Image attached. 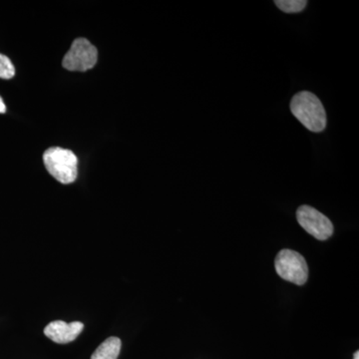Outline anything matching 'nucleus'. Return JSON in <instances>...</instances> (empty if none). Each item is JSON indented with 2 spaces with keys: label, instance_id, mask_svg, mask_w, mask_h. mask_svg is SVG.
I'll list each match as a JSON object with an SVG mask.
<instances>
[{
  "label": "nucleus",
  "instance_id": "obj_1",
  "mask_svg": "<svg viewBox=\"0 0 359 359\" xmlns=\"http://www.w3.org/2000/svg\"><path fill=\"white\" fill-rule=\"evenodd\" d=\"M290 111L309 131L320 133L327 127V112L318 96L309 91L295 94L290 101Z\"/></svg>",
  "mask_w": 359,
  "mask_h": 359
},
{
  "label": "nucleus",
  "instance_id": "obj_2",
  "mask_svg": "<svg viewBox=\"0 0 359 359\" xmlns=\"http://www.w3.org/2000/svg\"><path fill=\"white\" fill-rule=\"evenodd\" d=\"M45 167L48 173L60 183H73L77 178L78 159L72 151L54 147L45 151Z\"/></svg>",
  "mask_w": 359,
  "mask_h": 359
},
{
  "label": "nucleus",
  "instance_id": "obj_3",
  "mask_svg": "<svg viewBox=\"0 0 359 359\" xmlns=\"http://www.w3.org/2000/svg\"><path fill=\"white\" fill-rule=\"evenodd\" d=\"M275 268L278 275L287 282L297 285H304L308 282V264L306 259L294 250H280L276 257Z\"/></svg>",
  "mask_w": 359,
  "mask_h": 359
},
{
  "label": "nucleus",
  "instance_id": "obj_4",
  "mask_svg": "<svg viewBox=\"0 0 359 359\" xmlns=\"http://www.w3.org/2000/svg\"><path fill=\"white\" fill-rule=\"evenodd\" d=\"M297 219L299 226L316 240H327L334 233L332 221L311 205H301L297 211Z\"/></svg>",
  "mask_w": 359,
  "mask_h": 359
},
{
  "label": "nucleus",
  "instance_id": "obj_5",
  "mask_svg": "<svg viewBox=\"0 0 359 359\" xmlns=\"http://www.w3.org/2000/svg\"><path fill=\"white\" fill-rule=\"evenodd\" d=\"M98 59V51L85 39L73 41L69 51L63 58V67L69 71H87L93 68Z\"/></svg>",
  "mask_w": 359,
  "mask_h": 359
},
{
  "label": "nucleus",
  "instance_id": "obj_6",
  "mask_svg": "<svg viewBox=\"0 0 359 359\" xmlns=\"http://www.w3.org/2000/svg\"><path fill=\"white\" fill-rule=\"evenodd\" d=\"M83 328L84 325L80 321L67 323L62 320H55L46 325L44 334L56 344H65L76 339Z\"/></svg>",
  "mask_w": 359,
  "mask_h": 359
},
{
  "label": "nucleus",
  "instance_id": "obj_7",
  "mask_svg": "<svg viewBox=\"0 0 359 359\" xmlns=\"http://www.w3.org/2000/svg\"><path fill=\"white\" fill-rule=\"evenodd\" d=\"M121 340L118 337H109L100 344L94 353L92 354L91 359H117L121 351Z\"/></svg>",
  "mask_w": 359,
  "mask_h": 359
},
{
  "label": "nucleus",
  "instance_id": "obj_8",
  "mask_svg": "<svg viewBox=\"0 0 359 359\" xmlns=\"http://www.w3.org/2000/svg\"><path fill=\"white\" fill-rule=\"evenodd\" d=\"M276 6L285 13H301L306 7V0H276Z\"/></svg>",
  "mask_w": 359,
  "mask_h": 359
},
{
  "label": "nucleus",
  "instance_id": "obj_9",
  "mask_svg": "<svg viewBox=\"0 0 359 359\" xmlns=\"http://www.w3.org/2000/svg\"><path fill=\"white\" fill-rule=\"evenodd\" d=\"M15 75V68L11 59L4 54H0V78L2 79H11Z\"/></svg>",
  "mask_w": 359,
  "mask_h": 359
},
{
  "label": "nucleus",
  "instance_id": "obj_10",
  "mask_svg": "<svg viewBox=\"0 0 359 359\" xmlns=\"http://www.w3.org/2000/svg\"><path fill=\"white\" fill-rule=\"evenodd\" d=\"M6 112V106L4 104V100H2L1 97H0V114H4V113Z\"/></svg>",
  "mask_w": 359,
  "mask_h": 359
},
{
  "label": "nucleus",
  "instance_id": "obj_11",
  "mask_svg": "<svg viewBox=\"0 0 359 359\" xmlns=\"http://www.w3.org/2000/svg\"><path fill=\"white\" fill-rule=\"evenodd\" d=\"M353 359H359V351H356L355 353H354Z\"/></svg>",
  "mask_w": 359,
  "mask_h": 359
}]
</instances>
